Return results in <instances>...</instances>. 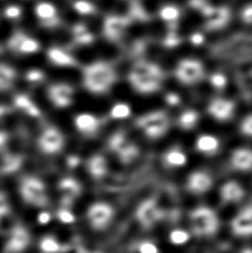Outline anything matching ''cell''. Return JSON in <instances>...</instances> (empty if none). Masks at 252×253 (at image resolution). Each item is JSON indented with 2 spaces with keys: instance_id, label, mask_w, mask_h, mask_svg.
<instances>
[{
  "instance_id": "6da1fadb",
  "label": "cell",
  "mask_w": 252,
  "mask_h": 253,
  "mask_svg": "<svg viewBox=\"0 0 252 253\" xmlns=\"http://www.w3.org/2000/svg\"><path fill=\"white\" fill-rule=\"evenodd\" d=\"M164 73L158 66L148 62H136L129 75L133 88L141 93L157 92L162 86Z\"/></svg>"
},
{
  "instance_id": "7a4b0ae2",
  "label": "cell",
  "mask_w": 252,
  "mask_h": 253,
  "mask_svg": "<svg viewBox=\"0 0 252 253\" xmlns=\"http://www.w3.org/2000/svg\"><path fill=\"white\" fill-rule=\"evenodd\" d=\"M83 85L88 92L102 94L109 91L116 82L112 66L105 62H92L83 70Z\"/></svg>"
},
{
  "instance_id": "3957f363",
  "label": "cell",
  "mask_w": 252,
  "mask_h": 253,
  "mask_svg": "<svg viewBox=\"0 0 252 253\" xmlns=\"http://www.w3.org/2000/svg\"><path fill=\"white\" fill-rule=\"evenodd\" d=\"M192 232L198 237H211L218 232L219 219L208 207H199L190 213Z\"/></svg>"
},
{
  "instance_id": "277c9868",
  "label": "cell",
  "mask_w": 252,
  "mask_h": 253,
  "mask_svg": "<svg viewBox=\"0 0 252 253\" xmlns=\"http://www.w3.org/2000/svg\"><path fill=\"white\" fill-rule=\"evenodd\" d=\"M137 126L150 138H158L167 132L169 120L163 111L147 113L137 120Z\"/></svg>"
},
{
  "instance_id": "5b68a950",
  "label": "cell",
  "mask_w": 252,
  "mask_h": 253,
  "mask_svg": "<svg viewBox=\"0 0 252 253\" xmlns=\"http://www.w3.org/2000/svg\"><path fill=\"white\" fill-rule=\"evenodd\" d=\"M20 194L24 201L31 205L42 207L48 202L45 185L38 178H24L21 181Z\"/></svg>"
},
{
  "instance_id": "8992f818",
  "label": "cell",
  "mask_w": 252,
  "mask_h": 253,
  "mask_svg": "<svg viewBox=\"0 0 252 253\" xmlns=\"http://www.w3.org/2000/svg\"><path fill=\"white\" fill-rule=\"evenodd\" d=\"M175 76L181 83L193 85L203 79L204 67L199 61L186 59L179 62L175 70Z\"/></svg>"
},
{
  "instance_id": "52a82bcc",
  "label": "cell",
  "mask_w": 252,
  "mask_h": 253,
  "mask_svg": "<svg viewBox=\"0 0 252 253\" xmlns=\"http://www.w3.org/2000/svg\"><path fill=\"white\" fill-rule=\"evenodd\" d=\"M114 216L113 208L105 202H96L92 204L86 212L90 226L93 229H105L112 222Z\"/></svg>"
},
{
  "instance_id": "ba28073f",
  "label": "cell",
  "mask_w": 252,
  "mask_h": 253,
  "mask_svg": "<svg viewBox=\"0 0 252 253\" xmlns=\"http://www.w3.org/2000/svg\"><path fill=\"white\" fill-rule=\"evenodd\" d=\"M38 144L40 150L45 154H57L64 147V136L57 128L48 127L42 132Z\"/></svg>"
},
{
  "instance_id": "9c48e42d",
  "label": "cell",
  "mask_w": 252,
  "mask_h": 253,
  "mask_svg": "<svg viewBox=\"0 0 252 253\" xmlns=\"http://www.w3.org/2000/svg\"><path fill=\"white\" fill-rule=\"evenodd\" d=\"M74 89L66 83H55L48 89V99L58 108H66L74 102Z\"/></svg>"
},
{
  "instance_id": "30bf717a",
  "label": "cell",
  "mask_w": 252,
  "mask_h": 253,
  "mask_svg": "<svg viewBox=\"0 0 252 253\" xmlns=\"http://www.w3.org/2000/svg\"><path fill=\"white\" fill-rule=\"evenodd\" d=\"M111 148L125 163L131 161L138 153L137 148L122 133L115 134L110 142Z\"/></svg>"
},
{
  "instance_id": "8fae6325",
  "label": "cell",
  "mask_w": 252,
  "mask_h": 253,
  "mask_svg": "<svg viewBox=\"0 0 252 253\" xmlns=\"http://www.w3.org/2000/svg\"><path fill=\"white\" fill-rule=\"evenodd\" d=\"M232 233L239 238L252 236V207L243 209L232 221Z\"/></svg>"
},
{
  "instance_id": "7c38bea8",
  "label": "cell",
  "mask_w": 252,
  "mask_h": 253,
  "mask_svg": "<svg viewBox=\"0 0 252 253\" xmlns=\"http://www.w3.org/2000/svg\"><path fill=\"white\" fill-rule=\"evenodd\" d=\"M234 111V104L228 99H215L208 107V112L215 120L225 121L232 116Z\"/></svg>"
},
{
  "instance_id": "4fadbf2b",
  "label": "cell",
  "mask_w": 252,
  "mask_h": 253,
  "mask_svg": "<svg viewBox=\"0 0 252 253\" xmlns=\"http://www.w3.org/2000/svg\"><path fill=\"white\" fill-rule=\"evenodd\" d=\"M211 184V177L204 172H193L188 177V189L195 195H202L208 192Z\"/></svg>"
},
{
  "instance_id": "5bb4252c",
  "label": "cell",
  "mask_w": 252,
  "mask_h": 253,
  "mask_svg": "<svg viewBox=\"0 0 252 253\" xmlns=\"http://www.w3.org/2000/svg\"><path fill=\"white\" fill-rule=\"evenodd\" d=\"M75 125L81 133L92 135L99 130V120L92 114L82 113L75 117Z\"/></svg>"
},
{
  "instance_id": "9a60e30c",
  "label": "cell",
  "mask_w": 252,
  "mask_h": 253,
  "mask_svg": "<svg viewBox=\"0 0 252 253\" xmlns=\"http://www.w3.org/2000/svg\"><path fill=\"white\" fill-rule=\"evenodd\" d=\"M10 46L11 48L16 49L23 54H33L39 49V43L38 41L22 35L14 37L10 41Z\"/></svg>"
},
{
  "instance_id": "2e32d148",
  "label": "cell",
  "mask_w": 252,
  "mask_h": 253,
  "mask_svg": "<svg viewBox=\"0 0 252 253\" xmlns=\"http://www.w3.org/2000/svg\"><path fill=\"white\" fill-rule=\"evenodd\" d=\"M137 216L143 223L150 225L160 217L161 210L158 209L156 202L153 201H147L143 202L138 209Z\"/></svg>"
},
{
  "instance_id": "e0dca14e",
  "label": "cell",
  "mask_w": 252,
  "mask_h": 253,
  "mask_svg": "<svg viewBox=\"0 0 252 253\" xmlns=\"http://www.w3.org/2000/svg\"><path fill=\"white\" fill-rule=\"evenodd\" d=\"M220 195L224 202H239L244 198L245 190L238 182L228 181L222 187Z\"/></svg>"
},
{
  "instance_id": "ac0fdd59",
  "label": "cell",
  "mask_w": 252,
  "mask_h": 253,
  "mask_svg": "<svg viewBox=\"0 0 252 253\" xmlns=\"http://www.w3.org/2000/svg\"><path fill=\"white\" fill-rule=\"evenodd\" d=\"M232 164L239 170L252 169V151L249 149H238L232 152Z\"/></svg>"
},
{
  "instance_id": "d6986e66",
  "label": "cell",
  "mask_w": 252,
  "mask_h": 253,
  "mask_svg": "<svg viewBox=\"0 0 252 253\" xmlns=\"http://www.w3.org/2000/svg\"><path fill=\"white\" fill-rule=\"evenodd\" d=\"M87 171L96 180L102 179L108 171L106 158L100 155L92 156L87 161Z\"/></svg>"
},
{
  "instance_id": "ffe728a7",
  "label": "cell",
  "mask_w": 252,
  "mask_h": 253,
  "mask_svg": "<svg viewBox=\"0 0 252 253\" xmlns=\"http://www.w3.org/2000/svg\"><path fill=\"white\" fill-rule=\"evenodd\" d=\"M48 58L53 64L60 67H75L77 65V62L74 56L62 48H50L48 51Z\"/></svg>"
},
{
  "instance_id": "44dd1931",
  "label": "cell",
  "mask_w": 252,
  "mask_h": 253,
  "mask_svg": "<svg viewBox=\"0 0 252 253\" xmlns=\"http://www.w3.org/2000/svg\"><path fill=\"white\" fill-rule=\"evenodd\" d=\"M17 78V72L10 66L0 64V92L6 91L13 85Z\"/></svg>"
},
{
  "instance_id": "7402d4cb",
  "label": "cell",
  "mask_w": 252,
  "mask_h": 253,
  "mask_svg": "<svg viewBox=\"0 0 252 253\" xmlns=\"http://www.w3.org/2000/svg\"><path fill=\"white\" fill-rule=\"evenodd\" d=\"M219 143L216 137L211 135H202L198 137L196 142V148L199 151L207 153V154H212L218 151Z\"/></svg>"
},
{
  "instance_id": "603a6c76",
  "label": "cell",
  "mask_w": 252,
  "mask_h": 253,
  "mask_svg": "<svg viewBox=\"0 0 252 253\" xmlns=\"http://www.w3.org/2000/svg\"><path fill=\"white\" fill-rule=\"evenodd\" d=\"M36 11H37L38 17L45 23L52 24L53 21L55 20L56 11H55V7L50 3H42L38 4Z\"/></svg>"
},
{
  "instance_id": "cb8c5ba5",
  "label": "cell",
  "mask_w": 252,
  "mask_h": 253,
  "mask_svg": "<svg viewBox=\"0 0 252 253\" xmlns=\"http://www.w3.org/2000/svg\"><path fill=\"white\" fill-rule=\"evenodd\" d=\"M165 162L173 167H180L186 165L187 157L182 151H179L178 149H173L168 151L165 155Z\"/></svg>"
},
{
  "instance_id": "d4e9b609",
  "label": "cell",
  "mask_w": 252,
  "mask_h": 253,
  "mask_svg": "<svg viewBox=\"0 0 252 253\" xmlns=\"http://www.w3.org/2000/svg\"><path fill=\"white\" fill-rule=\"evenodd\" d=\"M199 120L198 113L194 110L185 111L179 119V125L184 130H190L194 128Z\"/></svg>"
},
{
  "instance_id": "484cf974",
  "label": "cell",
  "mask_w": 252,
  "mask_h": 253,
  "mask_svg": "<svg viewBox=\"0 0 252 253\" xmlns=\"http://www.w3.org/2000/svg\"><path fill=\"white\" fill-rule=\"evenodd\" d=\"M131 110L126 103H118L111 110V116L114 120H123L130 115Z\"/></svg>"
},
{
  "instance_id": "4316f807",
  "label": "cell",
  "mask_w": 252,
  "mask_h": 253,
  "mask_svg": "<svg viewBox=\"0 0 252 253\" xmlns=\"http://www.w3.org/2000/svg\"><path fill=\"white\" fill-rule=\"evenodd\" d=\"M170 241L174 245L184 244L189 240V234L184 230H174L170 233Z\"/></svg>"
},
{
  "instance_id": "83f0119b",
  "label": "cell",
  "mask_w": 252,
  "mask_h": 253,
  "mask_svg": "<svg viewBox=\"0 0 252 253\" xmlns=\"http://www.w3.org/2000/svg\"><path fill=\"white\" fill-rule=\"evenodd\" d=\"M60 187H61L62 190H65V191H71L72 194H73V193L76 194V193H78L79 190H80L78 183H77L75 180H73V179H66V180H63V181H62V182H61Z\"/></svg>"
},
{
  "instance_id": "f1b7e54d",
  "label": "cell",
  "mask_w": 252,
  "mask_h": 253,
  "mask_svg": "<svg viewBox=\"0 0 252 253\" xmlns=\"http://www.w3.org/2000/svg\"><path fill=\"white\" fill-rule=\"evenodd\" d=\"M138 252L139 253H159V248L151 241H143L140 244Z\"/></svg>"
},
{
  "instance_id": "f546056e",
  "label": "cell",
  "mask_w": 252,
  "mask_h": 253,
  "mask_svg": "<svg viewBox=\"0 0 252 253\" xmlns=\"http://www.w3.org/2000/svg\"><path fill=\"white\" fill-rule=\"evenodd\" d=\"M210 82H211V85L218 89L223 88L226 85V78H225V76H223L222 74H219V73L212 75L210 77Z\"/></svg>"
},
{
  "instance_id": "4dcf8cb0",
  "label": "cell",
  "mask_w": 252,
  "mask_h": 253,
  "mask_svg": "<svg viewBox=\"0 0 252 253\" xmlns=\"http://www.w3.org/2000/svg\"><path fill=\"white\" fill-rule=\"evenodd\" d=\"M243 133L248 136H252V114L246 117L241 125Z\"/></svg>"
},
{
  "instance_id": "1f68e13d",
  "label": "cell",
  "mask_w": 252,
  "mask_h": 253,
  "mask_svg": "<svg viewBox=\"0 0 252 253\" xmlns=\"http://www.w3.org/2000/svg\"><path fill=\"white\" fill-rule=\"evenodd\" d=\"M166 101H167L170 106H176L180 102V97L174 94V93H168L166 96Z\"/></svg>"
},
{
  "instance_id": "d6a6232c",
  "label": "cell",
  "mask_w": 252,
  "mask_h": 253,
  "mask_svg": "<svg viewBox=\"0 0 252 253\" xmlns=\"http://www.w3.org/2000/svg\"><path fill=\"white\" fill-rule=\"evenodd\" d=\"M6 13L7 16L10 17V18H15V17H18V15H19V10H18L17 8L12 7V8H10V9L7 10Z\"/></svg>"
},
{
  "instance_id": "836d02e7",
  "label": "cell",
  "mask_w": 252,
  "mask_h": 253,
  "mask_svg": "<svg viewBox=\"0 0 252 253\" xmlns=\"http://www.w3.org/2000/svg\"><path fill=\"white\" fill-rule=\"evenodd\" d=\"M192 42H193L194 44H201V42H203V38L201 35H194L192 38Z\"/></svg>"
},
{
  "instance_id": "e575fe53",
  "label": "cell",
  "mask_w": 252,
  "mask_h": 253,
  "mask_svg": "<svg viewBox=\"0 0 252 253\" xmlns=\"http://www.w3.org/2000/svg\"><path fill=\"white\" fill-rule=\"evenodd\" d=\"M242 253H252V249H246Z\"/></svg>"
}]
</instances>
